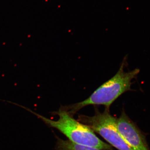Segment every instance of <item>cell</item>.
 <instances>
[{
    "mask_svg": "<svg viewBox=\"0 0 150 150\" xmlns=\"http://www.w3.org/2000/svg\"><path fill=\"white\" fill-rule=\"evenodd\" d=\"M127 57H125L121 63L118 72L111 79L100 86L90 96L83 101L62 106L60 109L68 112L73 116L83 108L89 105H104L110 110L111 105L116 99L126 92L133 91L131 88L133 80L137 79L140 70L136 69L126 72Z\"/></svg>",
    "mask_w": 150,
    "mask_h": 150,
    "instance_id": "cell-1",
    "label": "cell"
},
{
    "mask_svg": "<svg viewBox=\"0 0 150 150\" xmlns=\"http://www.w3.org/2000/svg\"><path fill=\"white\" fill-rule=\"evenodd\" d=\"M35 114L44 123L65 135L70 142L78 144L89 146L101 150H114L111 146L100 139L88 126L75 120L73 116L62 109L54 112L59 115L57 121H53L25 108Z\"/></svg>",
    "mask_w": 150,
    "mask_h": 150,
    "instance_id": "cell-2",
    "label": "cell"
},
{
    "mask_svg": "<svg viewBox=\"0 0 150 150\" xmlns=\"http://www.w3.org/2000/svg\"><path fill=\"white\" fill-rule=\"evenodd\" d=\"M117 119L105 108L103 112H100L95 107L93 116H79L78 121L88 126L93 131L99 134L118 150H133L121 137L117 128Z\"/></svg>",
    "mask_w": 150,
    "mask_h": 150,
    "instance_id": "cell-3",
    "label": "cell"
},
{
    "mask_svg": "<svg viewBox=\"0 0 150 150\" xmlns=\"http://www.w3.org/2000/svg\"><path fill=\"white\" fill-rule=\"evenodd\" d=\"M117 126L121 137L133 150H150L144 135L124 110L117 119Z\"/></svg>",
    "mask_w": 150,
    "mask_h": 150,
    "instance_id": "cell-4",
    "label": "cell"
},
{
    "mask_svg": "<svg viewBox=\"0 0 150 150\" xmlns=\"http://www.w3.org/2000/svg\"><path fill=\"white\" fill-rule=\"evenodd\" d=\"M57 141L55 149L56 150H101L97 148L75 144L70 141H66L56 137Z\"/></svg>",
    "mask_w": 150,
    "mask_h": 150,
    "instance_id": "cell-5",
    "label": "cell"
}]
</instances>
